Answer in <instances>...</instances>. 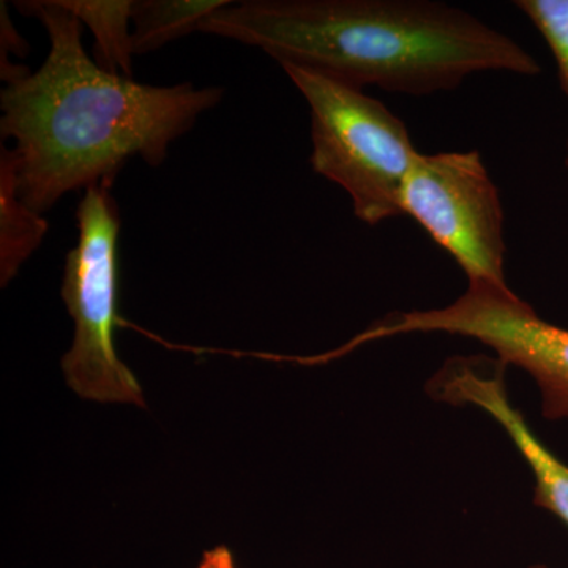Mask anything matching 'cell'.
<instances>
[{
  "instance_id": "7",
  "label": "cell",
  "mask_w": 568,
  "mask_h": 568,
  "mask_svg": "<svg viewBox=\"0 0 568 568\" xmlns=\"http://www.w3.org/2000/svg\"><path fill=\"white\" fill-rule=\"evenodd\" d=\"M429 386L440 402L476 405L506 429L532 469L534 503L568 526V466L538 439L519 410L510 405L500 369L485 376L478 372L477 358H454Z\"/></svg>"
},
{
  "instance_id": "5",
  "label": "cell",
  "mask_w": 568,
  "mask_h": 568,
  "mask_svg": "<svg viewBox=\"0 0 568 568\" xmlns=\"http://www.w3.org/2000/svg\"><path fill=\"white\" fill-rule=\"evenodd\" d=\"M465 336L491 347L497 362L525 369L536 381L544 416L568 420V331L548 323L510 287L470 283L454 304L392 313L353 338L358 347L410 334Z\"/></svg>"
},
{
  "instance_id": "1",
  "label": "cell",
  "mask_w": 568,
  "mask_h": 568,
  "mask_svg": "<svg viewBox=\"0 0 568 568\" xmlns=\"http://www.w3.org/2000/svg\"><path fill=\"white\" fill-rule=\"evenodd\" d=\"M17 6L43 24L51 47L39 70L0 93V133L14 144L18 193L41 215L67 193L111 189L130 160L159 166L223 99L220 88L142 84L104 71L82 47L80 20L58 0Z\"/></svg>"
},
{
  "instance_id": "12",
  "label": "cell",
  "mask_w": 568,
  "mask_h": 568,
  "mask_svg": "<svg viewBox=\"0 0 568 568\" xmlns=\"http://www.w3.org/2000/svg\"><path fill=\"white\" fill-rule=\"evenodd\" d=\"M0 43H2V52H0V65L10 62V54L14 52L18 58H24L26 52L29 51V44L14 29L13 22L9 17L6 2L0 3Z\"/></svg>"
},
{
  "instance_id": "6",
  "label": "cell",
  "mask_w": 568,
  "mask_h": 568,
  "mask_svg": "<svg viewBox=\"0 0 568 568\" xmlns=\"http://www.w3.org/2000/svg\"><path fill=\"white\" fill-rule=\"evenodd\" d=\"M402 211L457 261L469 284L507 287L503 201L478 151L418 153Z\"/></svg>"
},
{
  "instance_id": "14",
  "label": "cell",
  "mask_w": 568,
  "mask_h": 568,
  "mask_svg": "<svg viewBox=\"0 0 568 568\" xmlns=\"http://www.w3.org/2000/svg\"><path fill=\"white\" fill-rule=\"evenodd\" d=\"M528 568H548L547 566H530Z\"/></svg>"
},
{
  "instance_id": "10",
  "label": "cell",
  "mask_w": 568,
  "mask_h": 568,
  "mask_svg": "<svg viewBox=\"0 0 568 568\" xmlns=\"http://www.w3.org/2000/svg\"><path fill=\"white\" fill-rule=\"evenodd\" d=\"M231 0H138L132 11L134 55L160 50L196 32L201 22Z\"/></svg>"
},
{
  "instance_id": "11",
  "label": "cell",
  "mask_w": 568,
  "mask_h": 568,
  "mask_svg": "<svg viewBox=\"0 0 568 568\" xmlns=\"http://www.w3.org/2000/svg\"><path fill=\"white\" fill-rule=\"evenodd\" d=\"M515 7L544 37L558 65L560 88L568 99V0H517ZM566 168L568 171V141Z\"/></svg>"
},
{
  "instance_id": "8",
  "label": "cell",
  "mask_w": 568,
  "mask_h": 568,
  "mask_svg": "<svg viewBox=\"0 0 568 568\" xmlns=\"http://www.w3.org/2000/svg\"><path fill=\"white\" fill-rule=\"evenodd\" d=\"M48 233V222L18 193L13 149H0V283L7 286Z\"/></svg>"
},
{
  "instance_id": "3",
  "label": "cell",
  "mask_w": 568,
  "mask_h": 568,
  "mask_svg": "<svg viewBox=\"0 0 568 568\" xmlns=\"http://www.w3.org/2000/svg\"><path fill=\"white\" fill-rule=\"evenodd\" d=\"M282 69L308 104L313 171L342 186L368 226L403 215V186L420 153L405 122L362 89L304 67Z\"/></svg>"
},
{
  "instance_id": "2",
  "label": "cell",
  "mask_w": 568,
  "mask_h": 568,
  "mask_svg": "<svg viewBox=\"0 0 568 568\" xmlns=\"http://www.w3.org/2000/svg\"><path fill=\"white\" fill-rule=\"evenodd\" d=\"M197 32L257 48L280 65L409 97L455 91L487 71L541 73L506 33L432 0H244L213 11Z\"/></svg>"
},
{
  "instance_id": "13",
  "label": "cell",
  "mask_w": 568,
  "mask_h": 568,
  "mask_svg": "<svg viewBox=\"0 0 568 568\" xmlns=\"http://www.w3.org/2000/svg\"><path fill=\"white\" fill-rule=\"evenodd\" d=\"M197 568H237L235 567V560L233 552L224 545L220 547L209 549L203 555L200 566Z\"/></svg>"
},
{
  "instance_id": "9",
  "label": "cell",
  "mask_w": 568,
  "mask_h": 568,
  "mask_svg": "<svg viewBox=\"0 0 568 568\" xmlns=\"http://www.w3.org/2000/svg\"><path fill=\"white\" fill-rule=\"evenodd\" d=\"M95 39L93 61L110 73L133 77V0H58Z\"/></svg>"
},
{
  "instance_id": "4",
  "label": "cell",
  "mask_w": 568,
  "mask_h": 568,
  "mask_svg": "<svg viewBox=\"0 0 568 568\" xmlns=\"http://www.w3.org/2000/svg\"><path fill=\"white\" fill-rule=\"evenodd\" d=\"M78 244L67 256L62 298L74 338L63 355L69 386L81 398L145 407L136 376L114 346L119 323L121 213L106 186L85 190L77 212Z\"/></svg>"
}]
</instances>
